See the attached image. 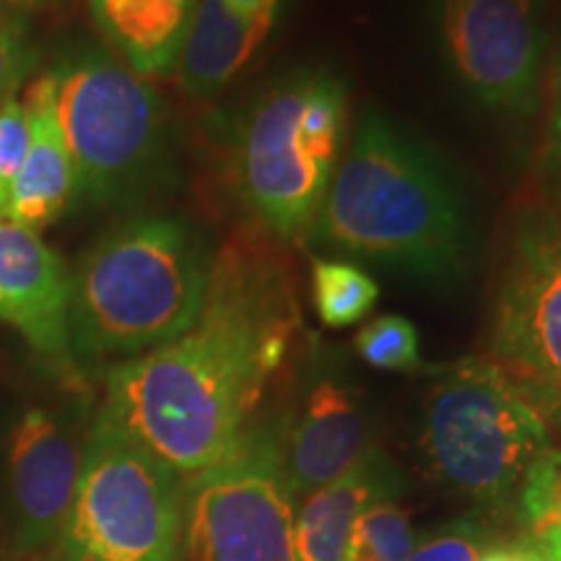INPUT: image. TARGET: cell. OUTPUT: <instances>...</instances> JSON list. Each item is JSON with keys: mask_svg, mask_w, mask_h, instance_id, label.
<instances>
[{"mask_svg": "<svg viewBox=\"0 0 561 561\" xmlns=\"http://www.w3.org/2000/svg\"><path fill=\"white\" fill-rule=\"evenodd\" d=\"M301 325L297 273L268 240L242 234L214 255L198 320L107 371L102 413L182 479L255 430L252 416Z\"/></svg>", "mask_w": 561, "mask_h": 561, "instance_id": "obj_1", "label": "cell"}, {"mask_svg": "<svg viewBox=\"0 0 561 561\" xmlns=\"http://www.w3.org/2000/svg\"><path fill=\"white\" fill-rule=\"evenodd\" d=\"M305 242L426 284L458 280L471 263L460 185L424 140L377 110L348 133Z\"/></svg>", "mask_w": 561, "mask_h": 561, "instance_id": "obj_2", "label": "cell"}, {"mask_svg": "<svg viewBox=\"0 0 561 561\" xmlns=\"http://www.w3.org/2000/svg\"><path fill=\"white\" fill-rule=\"evenodd\" d=\"M214 255L191 221L138 216L102 237L70 284V348L87 362L136 359L198 320Z\"/></svg>", "mask_w": 561, "mask_h": 561, "instance_id": "obj_3", "label": "cell"}, {"mask_svg": "<svg viewBox=\"0 0 561 561\" xmlns=\"http://www.w3.org/2000/svg\"><path fill=\"white\" fill-rule=\"evenodd\" d=\"M348 87L299 68L265 87L234 138V187L271 237L305 242L348 144Z\"/></svg>", "mask_w": 561, "mask_h": 561, "instance_id": "obj_4", "label": "cell"}, {"mask_svg": "<svg viewBox=\"0 0 561 561\" xmlns=\"http://www.w3.org/2000/svg\"><path fill=\"white\" fill-rule=\"evenodd\" d=\"M541 413L486 356L455 362L432 385L421 450L442 486L483 510L517 504L533 462L551 450Z\"/></svg>", "mask_w": 561, "mask_h": 561, "instance_id": "obj_5", "label": "cell"}, {"mask_svg": "<svg viewBox=\"0 0 561 561\" xmlns=\"http://www.w3.org/2000/svg\"><path fill=\"white\" fill-rule=\"evenodd\" d=\"M182 533L185 479L100 411L47 561H180Z\"/></svg>", "mask_w": 561, "mask_h": 561, "instance_id": "obj_6", "label": "cell"}, {"mask_svg": "<svg viewBox=\"0 0 561 561\" xmlns=\"http://www.w3.org/2000/svg\"><path fill=\"white\" fill-rule=\"evenodd\" d=\"M50 73L76 195L117 203L146 191L167 157L159 91L123 58L91 47L62 58Z\"/></svg>", "mask_w": 561, "mask_h": 561, "instance_id": "obj_7", "label": "cell"}, {"mask_svg": "<svg viewBox=\"0 0 561 561\" xmlns=\"http://www.w3.org/2000/svg\"><path fill=\"white\" fill-rule=\"evenodd\" d=\"M549 430L561 432V208L512 219L491 301L489 354Z\"/></svg>", "mask_w": 561, "mask_h": 561, "instance_id": "obj_8", "label": "cell"}, {"mask_svg": "<svg viewBox=\"0 0 561 561\" xmlns=\"http://www.w3.org/2000/svg\"><path fill=\"white\" fill-rule=\"evenodd\" d=\"M294 491L278 432H255L185 479L182 553L191 561H297Z\"/></svg>", "mask_w": 561, "mask_h": 561, "instance_id": "obj_9", "label": "cell"}, {"mask_svg": "<svg viewBox=\"0 0 561 561\" xmlns=\"http://www.w3.org/2000/svg\"><path fill=\"white\" fill-rule=\"evenodd\" d=\"M439 32L458 79L489 112L528 121L541 100L546 0H442Z\"/></svg>", "mask_w": 561, "mask_h": 561, "instance_id": "obj_10", "label": "cell"}, {"mask_svg": "<svg viewBox=\"0 0 561 561\" xmlns=\"http://www.w3.org/2000/svg\"><path fill=\"white\" fill-rule=\"evenodd\" d=\"M87 439L47 409H26L9 434L11 557L53 551L79 486Z\"/></svg>", "mask_w": 561, "mask_h": 561, "instance_id": "obj_11", "label": "cell"}, {"mask_svg": "<svg viewBox=\"0 0 561 561\" xmlns=\"http://www.w3.org/2000/svg\"><path fill=\"white\" fill-rule=\"evenodd\" d=\"M70 276L66 263L30 227L0 216V320L53 367L73 371Z\"/></svg>", "mask_w": 561, "mask_h": 561, "instance_id": "obj_12", "label": "cell"}, {"mask_svg": "<svg viewBox=\"0 0 561 561\" xmlns=\"http://www.w3.org/2000/svg\"><path fill=\"white\" fill-rule=\"evenodd\" d=\"M371 445L369 416L354 390L333 377H320L301 398L289 432L280 434V453L294 496L325 486L356 462Z\"/></svg>", "mask_w": 561, "mask_h": 561, "instance_id": "obj_13", "label": "cell"}, {"mask_svg": "<svg viewBox=\"0 0 561 561\" xmlns=\"http://www.w3.org/2000/svg\"><path fill=\"white\" fill-rule=\"evenodd\" d=\"M24 104L32 130L30 151L5 198L3 216L39 231L58 221L76 198V170L58 123L50 70L26 89Z\"/></svg>", "mask_w": 561, "mask_h": 561, "instance_id": "obj_14", "label": "cell"}, {"mask_svg": "<svg viewBox=\"0 0 561 561\" xmlns=\"http://www.w3.org/2000/svg\"><path fill=\"white\" fill-rule=\"evenodd\" d=\"M401 491V471L382 450H369L348 473L301 496L294 512L297 561H346L356 517L377 500Z\"/></svg>", "mask_w": 561, "mask_h": 561, "instance_id": "obj_15", "label": "cell"}, {"mask_svg": "<svg viewBox=\"0 0 561 561\" xmlns=\"http://www.w3.org/2000/svg\"><path fill=\"white\" fill-rule=\"evenodd\" d=\"M278 16H242L224 0H198L182 39L174 76L191 100L221 94L261 50Z\"/></svg>", "mask_w": 561, "mask_h": 561, "instance_id": "obj_16", "label": "cell"}, {"mask_svg": "<svg viewBox=\"0 0 561 561\" xmlns=\"http://www.w3.org/2000/svg\"><path fill=\"white\" fill-rule=\"evenodd\" d=\"M96 26L140 76L174 70L198 0H89Z\"/></svg>", "mask_w": 561, "mask_h": 561, "instance_id": "obj_17", "label": "cell"}, {"mask_svg": "<svg viewBox=\"0 0 561 561\" xmlns=\"http://www.w3.org/2000/svg\"><path fill=\"white\" fill-rule=\"evenodd\" d=\"M310 291L322 325H359L380 301V286L362 265L343 257H312Z\"/></svg>", "mask_w": 561, "mask_h": 561, "instance_id": "obj_18", "label": "cell"}, {"mask_svg": "<svg viewBox=\"0 0 561 561\" xmlns=\"http://www.w3.org/2000/svg\"><path fill=\"white\" fill-rule=\"evenodd\" d=\"M416 546L411 517L396 496L371 502L356 517L348 538L346 561H405Z\"/></svg>", "mask_w": 561, "mask_h": 561, "instance_id": "obj_19", "label": "cell"}, {"mask_svg": "<svg viewBox=\"0 0 561 561\" xmlns=\"http://www.w3.org/2000/svg\"><path fill=\"white\" fill-rule=\"evenodd\" d=\"M354 346L369 367L382 371H416L421 367L419 333L403 314H380L356 333Z\"/></svg>", "mask_w": 561, "mask_h": 561, "instance_id": "obj_20", "label": "cell"}, {"mask_svg": "<svg viewBox=\"0 0 561 561\" xmlns=\"http://www.w3.org/2000/svg\"><path fill=\"white\" fill-rule=\"evenodd\" d=\"M517 510L533 538L561 525V447H551L525 476Z\"/></svg>", "mask_w": 561, "mask_h": 561, "instance_id": "obj_21", "label": "cell"}, {"mask_svg": "<svg viewBox=\"0 0 561 561\" xmlns=\"http://www.w3.org/2000/svg\"><path fill=\"white\" fill-rule=\"evenodd\" d=\"M489 546V530L481 523L458 520L413 546L405 561H479Z\"/></svg>", "mask_w": 561, "mask_h": 561, "instance_id": "obj_22", "label": "cell"}, {"mask_svg": "<svg viewBox=\"0 0 561 561\" xmlns=\"http://www.w3.org/2000/svg\"><path fill=\"white\" fill-rule=\"evenodd\" d=\"M30 112L26 104L9 96L0 102V193L9 198V191L30 151Z\"/></svg>", "mask_w": 561, "mask_h": 561, "instance_id": "obj_23", "label": "cell"}, {"mask_svg": "<svg viewBox=\"0 0 561 561\" xmlns=\"http://www.w3.org/2000/svg\"><path fill=\"white\" fill-rule=\"evenodd\" d=\"M538 180L549 203L561 208V53L551 76L549 112H546L541 149H538Z\"/></svg>", "mask_w": 561, "mask_h": 561, "instance_id": "obj_24", "label": "cell"}, {"mask_svg": "<svg viewBox=\"0 0 561 561\" xmlns=\"http://www.w3.org/2000/svg\"><path fill=\"white\" fill-rule=\"evenodd\" d=\"M34 53L30 30L13 13H0V102L13 96L26 70L32 68Z\"/></svg>", "mask_w": 561, "mask_h": 561, "instance_id": "obj_25", "label": "cell"}, {"mask_svg": "<svg viewBox=\"0 0 561 561\" xmlns=\"http://www.w3.org/2000/svg\"><path fill=\"white\" fill-rule=\"evenodd\" d=\"M242 16H278L284 0H224Z\"/></svg>", "mask_w": 561, "mask_h": 561, "instance_id": "obj_26", "label": "cell"}, {"mask_svg": "<svg viewBox=\"0 0 561 561\" xmlns=\"http://www.w3.org/2000/svg\"><path fill=\"white\" fill-rule=\"evenodd\" d=\"M536 546L543 551V557L549 561H561V525L549 528L536 538Z\"/></svg>", "mask_w": 561, "mask_h": 561, "instance_id": "obj_27", "label": "cell"}, {"mask_svg": "<svg viewBox=\"0 0 561 561\" xmlns=\"http://www.w3.org/2000/svg\"><path fill=\"white\" fill-rule=\"evenodd\" d=\"M479 561H523V546H489Z\"/></svg>", "mask_w": 561, "mask_h": 561, "instance_id": "obj_28", "label": "cell"}, {"mask_svg": "<svg viewBox=\"0 0 561 561\" xmlns=\"http://www.w3.org/2000/svg\"><path fill=\"white\" fill-rule=\"evenodd\" d=\"M523 561H549L538 546H523Z\"/></svg>", "mask_w": 561, "mask_h": 561, "instance_id": "obj_29", "label": "cell"}, {"mask_svg": "<svg viewBox=\"0 0 561 561\" xmlns=\"http://www.w3.org/2000/svg\"><path fill=\"white\" fill-rule=\"evenodd\" d=\"M26 3H30V0H0V13H11Z\"/></svg>", "mask_w": 561, "mask_h": 561, "instance_id": "obj_30", "label": "cell"}, {"mask_svg": "<svg viewBox=\"0 0 561 561\" xmlns=\"http://www.w3.org/2000/svg\"><path fill=\"white\" fill-rule=\"evenodd\" d=\"M3 210H5V198H3V193H0V216H3Z\"/></svg>", "mask_w": 561, "mask_h": 561, "instance_id": "obj_31", "label": "cell"}]
</instances>
